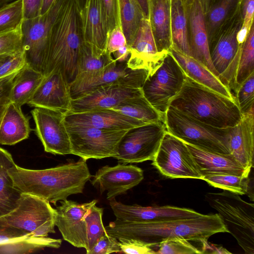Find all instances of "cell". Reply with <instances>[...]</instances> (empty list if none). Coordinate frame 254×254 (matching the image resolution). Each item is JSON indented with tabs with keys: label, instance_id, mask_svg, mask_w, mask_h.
Returning a JSON list of instances; mask_svg holds the SVG:
<instances>
[{
	"label": "cell",
	"instance_id": "1",
	"mask_svg": "<svg viewBox=\"0 0 254 254\" xmlns=\"http://www.w3.org/2000/svg\"><path fill=\"white\" fill-rule=\"evenodd\" d=\"M105 229L118 240H138L153 248L165 240L174 238L203 243L215 234L228 233L217 213L149 223H132L116 219Z\"/></svg>",
	"mask_w": 254,
	"mask_h": 254
},
{
	"label": "cell",
	"instance_id": "2",
	"mask_svg": "<svg viewBox=\"0 0 254 254\" xmlns=\"http://www.w3.org/2000/svg\"><path fill=\"white\" fill-rule=\"evenodd\" d=\"M14 188L21 193L33 194L56 205L59 201L83 192L92 175L86 160L42 170L27 169L15 164L8 170Z\"/></svg>",
	"mask_w": 254,
	"mask_h": 254
},
{
	"label": "cell",
	"instance_id": "3",
	"mask_svg": "<svg viewBox=\"0 0 254 254\" xmlns=\"http://www.w3.org/2000/svg\"><path fill=\"white\" fill-rule=\"evenodd\" d=\"M83 42L78 8L74 0H66L50 33L44 75L59 70L69 85L77 75Z\"/></svg>",
	"mask_w": 254,
	"mask_h": 254
},
{
	"label": "cell",
	"instance_id": "4",
	"mask_svg": "<svg viewBox=\"0 0 254 254\" xmlns=\"http://www.w3.org/2000/svg\"><path fill=\"white\" fill-rule=\"evenodd\" d=\"M170 106L202 123L220 128L235 126L243 117L235 100L188 76Z\"/></svg>",
	"mask_w": 254,
	"mask_h": 254
},
{
	"label": "cell",
	"instance_id": "5",
	"mask_svg": "<svg viewBox=\"0 0 254 254\" xmlns=\"http://www.w3.org/2000/svg\"><path fill=\"white\" fill-rule=\"evenodd\" d=\"M205 199L247 254H254V204L226 190L208 192Z\"/></svg>",
	"mask_w": 254,
	"mask_h": 254
},
{
	"label": "cell",
	"instance_id": "6",
	"mask_svg": "<svg viewBox=\"0 0 254 254\" xmlns=\"http://www.w3.org/2000/svg\"><path fill=\"white\" fill-rule=\"evenodd\" d=\"M243 22L241 3L221 25L209 42L211 61L221 81L234 96L235 77L242 44L237 34Z\"/></svg>",
	"mask_w": 254,
	"mask_h": 254
},
{
	"label": "cell",
	"instance_id": "7",
	"mask_svg": "<svg viewBox=\"0 0 254 254\" xmlns=\"http://www.w3.org/2000/svg\"><path fill=\"white\" fill-rule=\"evenodd\" d=\"M166 130L185 143L214 153L229 154L228 128H217L170 106L164 117Z\"/></svg>",
	"mask_w": 254,
	"mask_h": 254
},
{
	"label": "cell",
	"instance_id": "8",
	"mask_svg": "<svg viewBox=\"0 0 254 254\" xmlns=\"http://www.w3.org/2000/svg\"><path fill=\"white\" fill-rule=\"evenodd\" d=\"M56 209L47 200L22 193L16 206L0 217V225L11 226L35 237L55 233Z\"/></svg>",
	"mask_w": 254,
	"mask_h": 254
},
{
	"label": "cell",
	"instance_id": "9",
	"mask_svg": "<svg viewBox=\"0 0 254 254\" xmlns=\"http://www.w3.org/2000/svg\"><path fill=\"white\" fill-rule=\"evenodd\" d=\"M187 76L169 52L148 74L142 87L143 96L162 116L182 89Z\"/></svg>",
	"mask_w": 254,
	"mask_h": 254
},
{
	"label": "cell",
	"instance_id": "10",
	"mask_svg": "<svg viewBox=\"0 0 254 254\" xmlns=\"http://www.w3.org/2000/svg\"><path fill=\"white\" fill-rule=\"evenodd\" d=\"M66 0H56L51 8L37 17L23 19L21 24L26 63L44 74L47 46L52 27Z\"/></svg>",
	"mask_w": 254,
	"mask_h": 254
},
{
	"label": "cell",
	"instance_id": "11",
	"mask_svg": "<svg viewBox=\"0 0 254 254\" xmlns=\"http://www.w3.org/2000/svg\"><path fill=\"white\" fill-rule=\"evenodd\" d=\"M66 126L71 154L86 161L114 158L121 139L128 130L102 129L83 126Z\"/></svg>",
	"mask_w": 254,
	"mask_h": 254
},
{
	"label": "cell",
	"instance_id": "12",
	"mask_svg": "<svg viewBox=\"0 0 254 254\" xmlns=\"http://www.w3.org/2000/svg\"><path fill=\"white\" fill-rule=\"evenodd\" d=\"M166 131L163 121L128 129L121 139L114 158L125 164L152 160Z\"/></svg>",
	"mask_w": 254,
	"mask_h": 254
},
{
	"label": "cell",
	"instance_id": "13",
	"mask_svg": "<svg viewBox=\"0 0 254 254\" xmlns=\"http://www.w3.org/2000/svg\"><path fill=\"white\" fill-rule=\"evenodd\" d=\"M152 161V164L165 177L202 179L203 176L186 144L167 130Z\"/></svg>",
	"mask_w": 254,
	"mask_h": 254
},
{
	"label": "cell",
	"instance_id": "14",
	"mask_svg": "<svg viewBox=\"0 0 254 254\" xmlns=\"http://www.w3.org/2000/svg\"><path fill=\"white\" fill-rule=\"evenodd\" d=\"M148 72L144 69H130L127 63L116 62L102 70L78 75L69 84L70 96L75 99L99 87L112 84L142 88Z\"/></svg>",
	"mask_w": 254,
	"mask_h": 254
},
{
	"label": "cell",
	"instance_id": "15",
	"mask_svg": "<svg viewBox=\"0 0 254 254\" xmlns=\"http://www.w3.org/2000/svg\"><path fill=\"white\" fill-rule=\"evenodd\" d=\"M31 113L35 123V133L45 151L54 155L71 154L69 136L64 122L65 113L36 107Z\"/></svg>",
	"mask_w": 254,
	"mask_h": 254
},
{
	"label": "cell",
	"instance_id": "16",
	"mask_svg": "<svg viewBox=\"0 0 254 254\" xmlns=\"http://www.w3.org/2000/svg\"><path fill=\"white\" fill-rule=\"evenodd\" d=\"M97 201L94 199L88 202L78 203L66 199L60 201V205L55 208V225L63 239L74 247L86 248L87 228L85 216Z\"/></svg>",
	"mask_w": 254,
	"mask_h": 254
},
{
	"label": "cell",
	"instance_id": "17",
	"mask_svg": "<svg viewBox=\"0 0 254 254\" xmlns=\"http://www.w3.org/2000/svg\"><path fill=\"white\" fill-rule=\"evenodd\" d=\"M109 204L117 219L132 223L160 222L203 215L193 209L174 206L127 205L116 201L115 198L109 200Z\"/></svg>",
	"mask_w": 254,
	"mask_h": 254
},
{
	"label": "cell",
	"instance_id": "18",
	"mask_svg": "<svg viewBox=\"0 0 254 254\" xmlns=\"http://www.w3.org/2000/svg\"><path fill=\"white\" fill-rule=\"evenodd\" d=\"M143 170L132 164L119 163L114 166L106 165L100 168L91 183L97 187L100 193L107 191V199L110 200L125 194L138 185L143 179Z\"/></svg>",
	"mask_w": 254,
	"mask_h": 254
},
{
	"label": "cell",
	"instance_id": "19",
	"mask_svg": "<svg viewBox=\"0 0 254 254\" xmlns=\"http://www.w3.org/2000/svg\"><path fill=\"white\" fill-rule=\"evenodd\" d=\"M143 95L142 88L117 84L103 86L80 97L71 99L68 112L76 113L111 109L128 98Z\"/></svg>",
	"mask_w": 254,
	"mask_h": 254
},
{
	"label": "cell",
	"instance_id": "20",
	"mask_svg": "<svg viewBox=\"0 0 254 254\" xmlns=\"http://www.w3.org/2000/svg\"><path fill=\"white\" fill-rule=\"evenodd\" d=\"M71 98L69 85L60 71L55 70L44 75L34 94L27 103L29 106L68 112Z\"/></svg>",
	"mask_w": 254,
	"mask_h": 254
},
{
	"label": "cell",
	"instance_id": "21",
	"mask_svg": "<svg viewBox=\"0 0 254 254\" xmlns=\"http://www.w3.org/2000/svg\"><path fill=\"white\" fill-rule=\"evenodd\" d=\"M130 57L127 64L132 69L153 71L167 54L158 51L149 18L143 17L132 43L128 46Z\"/></svg>",
	"mask_w": 254,
	"mask_h": 254
},
{
	"label": "cell",
	"instance_id": "22",
	"mask_svg": "<svg viewBox=\"0 0 254 254\" xmlns=\"http://www.w3.org/2000/svg\"><path fill=\"white\" fill-rule=\"evenodd\" d=\"M66 126H83L102 129L128 130L146 124L112 109L65 114Z\"/></svg>",
	"mask_w": 254,
	"mask_h": 254
},
{
	"label": "cell",
	"instance_id": "23",
	"mask_svg": "<svg viewBox=\"0 0 254 254\" xmlns=\"http://www.w3.org/2000/svg\"><path fill=\"white\" fill-rule=\"evenodd\" d=\"M187 10L191 57L218 77L211 61L205 15L199 0H194L187 5Z\"/></svg>",
	"mask_w": 254,
	"mask_h": 254
},
{
	"label": "cell",
	"instance_id": "24",
	"mask_svg": "<svg viewBox=\"0 0 254 254\" xmlns=\"http://www.w3.org/2000/svg\"><path fill=\"white\" fill-rule=\"evenodd\" d=\"M79 15L83 42L106 53L108 28L101 0H87Z\"/></svg>",
	"mask_w": 254,
	"mask_h": 254
},
{
	"label": "cell",
	"instance_id": "25",
	"mask_svg": "<svg viewBox=\"0 0 254 254\" xmlns=\"http://www.w3.org/2000/svg\"><path fill=\"white\" fill-rule=\"evenodd\" d=\"M254 111L243 115L242 120L228 128L229 153L249 173L254 166Z\"/></svg>",
	"mask_w": 254,
	"mask_h": 254
},
{
	"label": "cell",
	"instance_id": "26",
	"mask_svg": "<svg viewBox=\"0 0 254 254\" xmlns=\"http://www.w3.org/2000/svg\"><path fill=\"white\" fill-rule=\"evenodd\" d=\"M186 144L203 177L228 174L249 177L250 173L231 154L211 152Z\"/></svg>",
	"mask_w": 254,
	"mask_h": 254
},
{
	"label": "cell",
	"instance_id": "27",
	"mask_svg": "<svg viewBox=\"0 0 254 254\" xmlns=\"http://www.w3.org/2000/svg\"><path fill=\"white\" fill-rule=\"evenodd\" d=\"M148 18L158 51L167 54L172 46L171 0H148Z\"/></svg>",
	"mask_w": 254,
	"mask_h": 254
},
{
	"label": "cell",
	"instance_id": "28",
	"mask_svg": "<svg viewBox=\"0 0 254 254\" xmlns=\"http://www.w3.org/2000/svg\"><path fill=\"white\" fill-rule=\"evenodd\" d=\"M170 52L187 76L227 98L235 100L228 87L201 63L175 48H171Z\"/></svg>",
	"mask_w": 254,
	"mask_h": 254
},
{
	"label": "cell",
	"instance_id": "29",
	"mask_svg": "<svg viewBox=\"0 0 254 254\" xmlns=\"http://www.w3.org/2000/svg\"><path fill=\"white\" fill-rule=\"evenodd\" d=\"M21 108L12 102L6 105L0 121V144L12 145L29 137V119Z\"/></svg>",
	"mask_w": 254,
	"mask_h": 254
},
{
	"label": "cell",
	"instance_id": "30",
	"mask_svg": "<svg viewBox=\"0 0 254 254\" xmlns=\"http://www.w3.org/2000/svg\"><path fill=\"white\" fill-rule=\"evenodd\" d=\"M16 164L11 154L0 147V217L12 210L21 193L15 189L8 170Z\"/></svg>",
	"mask_w": 254,
	"mask_h": 254
},
{
	"label": "cell",
	"instance_id": "31",
	"mask_svg": "<svg viewBox=\"0 0 254 254\" xmlns=\"http://www.w3.org/2000/svg\"><path fill=\"white\" fill-rule=\"evenodd\" d=\"M44 75L26 64L16 75L11 89L10 102L21 106L30 100Z\"/></svg>",
	"mask_w": 254,
	"mask_h": 254
},
{
	"label": "cell",
	"instance_id": "32",
	"mask_svg": "<svg viewBox=\"0 0 254 254\" xmlns=\"http://www.w3.org/2000/svg\"><path fill=\"white\" fill-rule=\"evenodd\" d=\"M171 33L172 48L191 57L187 5L181 0H171Z\"/></svg>",
	"mask_w": 254,
	"mask_h": 254
},
{
	"label": "cell",
	"instance_id": "33",
	"mask_svg": "<svg viewBox=\"0 0 254 254\" xmlns=\"http://www.w3.org/2000/svg\"><path fill=\"white\" fill-rule=\"evenodd\" d=\"M112 109L146 124L164 121L162 116L150 104L143 95L128 98Z\"/></svg>",
	"mask_w": 254,
	"mask_h": 254
},
{
	"label": "cell",
	"instance_id": "34",
	"mask_svg": "<svg viewBox=\"0 0 254 254\" xmlns=\"http://www.w3.org/2000/svg\"><path fill=\"white\" fill-rule=\"evenodd\" d=\"M61 239L28 235L8 243L0 245V254H22L34 253L45 248H59Z\"/></svg>",
	"mask_w": 254,
	"mask_h": 254
},
{
	"label": "cell",
	"instance_id": "35",
	"mask_svg": "<svg viewBox=\"0 0 254 254\" xmlns=\"http://www.w3.org/2000/svg\"><path fill=\"white\" fill-rule=\"evenodd\" d=\"M116 63L107 52L105 53L97 52L90 45L83 42L78 58L77 76L102 70Z\"/></svg>",
	"mask_w": 254,
	"mask_h": 254
},
{
	"label": "cell",
	"instance_id": "36",
	"mask_svg": "<svg viewBox=\"0 0 254 254\" xmlns=\"http://www.w3.org/2000/svg\"><path fill=\"white\" fill-rule=\"evenodd\" d=\"M121 26L127 46L133 41L141 19L144 17L137 0H118Z\"/></svg>",
	"mask_w": 254,
	"mask_h": 254
},
{
	"label": "cell",
	"instance_id": "37",
	"mask_svg": "<svg viewBox=\"0 0 254 254\" xmlns=\"http://www.w3.org/2000/svg\"><path fill=\"white\" fill-rule=\"evenodd\" d=\"M242 0H215L205 15L208 44L224 21L235 10Z\"/></svg>",
	"mask_w": 254,
	"mask_h": 254
},
{
	"label": "cell",
	"instance_id": "38",
	"mask_svg": "<svg viewBox=\"0 0 254 254\" xmlns=\"http://www.w3.org/2000/svg\"><path fill=\"white\" fill-rule=\"evenodd\" d=\"M253 73H254V23L241 47L235 77V92L238 87Z\"/></svg>",
	"mask_w": 254,
	"mask_h": 254
},
{
	"label": "cell",
	"instance_id": "39",
	"mask_svg": "<svg viewBox=\"0 0 254 254\" xmlns=\"http://www.w3.org/2000/svg\"><path fill=\"white\" fill-rule=\"evenodd\" d=\"M202 180L214 188L239 195L248 194L249 191V177L228 174L212 175L205 176Z\"/></svg>",
	"mask_w": 254,
	"mask_h": 254
},
{
	"label": "cell",
	"instance_id": "40",
	"mask_svg": "<svg viewBox=\"0 0 254 254\" xmlns=\"http://www.w3.org/2000/svg\"><path fill=\"white\" fill-rule=\"evenodd\" d=\"M103 208L93 205L85 216L87 228L86 254H89L106 232L102 221Z\"/></svg>",
	"mask_w": 254,
	"mask_h": 254
},
{
	"label": "cell",
	"instance_id": "41",
	"mask_svg": "<svg viewBox=\"0 0 254 254\" xmlns=\"http://www.w3.org/2000/svg\"><path fill=\"white\" fill-rule=\"evenodd\" d=\"M23 20L22 0H16L0 9V34L11 31Z\"/></svg>",
	"mask_w": 254,
	"mask_h": 254
},
{
	"label": "cell",
	"instance_id": "42",
	"mask_svg": "<svg viewBox=\"0 0 254 254\" xmlns=\"http://www.w3.org/2000/svg\"><path fill=\"white\" fill-rule=\"evenodd\" d=\"M234 98L242 115L254 111V73L238 87Z\"/></svg>",
	"mask_w": 254,
	"mask_h": 254
},
{
	"label": "cell",
	"instance_id": "43",
	"mask_svg": "<svg viewBox=\"0 0 254 254\" xmlns=\"http://www.w3.org/2000/svg\"><path fill=\"white\" fill-rule=\"evenodd\" d=\"M24 51L21 25L11 31L0 34V59Z\"/></svg>",
	"mask_w": 254,
	"mask_h": 254
},
{
	"label": "cell",
	"instance_id": "44",
	"mask_svg": "<svg viewBox=\"0 0 254 254\" xmlns=\"http://www.w3.org/2000/svg\"><path fill=\"white\" fill-rule=\"evenodd\" d=\"M191 241L182 238L165 240L158 244L156 254H202L200 249L193 245Z\"/></svg>",
	"mask_w": 254,
	"mask_h": 254
},
{
	"label": "cell",
	"instance_id": "45",
	"mask_svg": "<svg viewBox=\"0 0 254 254\" xmlns=\"http://www.w3.org/2000/svg\"><path fill=\"white\" fill-rule=\"evenodd\" d=\"M24 51L18 54L0 59V78L20 70L26 64Z\"/></svg>",
	"mask_w": 254,
	"mask_h": 254
},
{
	"label": "cell",
	"instance_id": "46",
	"mask_svg": "<svg viewBox=\"0 0 254 254\" xmlns=\"http://www.w3.org/2000/svg\"><path fill=\"white\" fill-rule=\"evenodd\" d=\"M121 253L128 254H155L149 244L135 239H118Z\"/></svg>",
	"mask_w": 254,
	"mask_h": 254
},
{
	"label": "cell",
	"instance_id": "47",
	"mask_svg": "<svg viewBox=\"0 0 254 254\" xmlns=\"http://www.w3.org/2000/svg\"><path fill=\"white\" fill-rule=\"evenodd\" d=\"M101 0L108 33L117 26H121L118 1V0Z\"/></svg>",
	"mask_w": 254,
	"mask_h": 254
},
{
	"label": "cell",
	"instance_id": "48",
	"mask_svg": "<svg viewBox=\"0 0 254 254\" xmlns=\"http://www.w3.org/2000/svg\"><path fill=\"white\" fill-rule=\"evenodd\" d=\"M113 253H121L119 242L106 232L89 254H109Z\"/></svg>",
	"mask_w": 254,
	"mask_h": 254
},
{
	"label": "cell",
	"instance_id": "49",
	"mask_svg": "<svg viewBox=\"0 0 254 254\" xmlns=\"http://www.w3.org/2000/svg\"><path fill=\"white\" fill-rule=\"evenodd\" d=\"M127 46L121 26H117L108 33L106 52L111 55L114 52Z\"/></svg>",
	"mask_w": 254,
	"mask_h": 254
},
{
	"label": "cell",
	"instance_id": "50",
	"mask_svg": "<svg viewBox=\"0 0 254 254\" xmlns=\"http://www.w3.org/2000/svg\"><path fill=\"white\" fill-rule=\"evenodd\" d=\"M19 71L0 78V106H6L10 102V94L12 85Z\"/></svg>",
	"mask_w": 254,
	"mask_h": 254
},
{
	"label": "cell",
	"instance_id": "51",
	"mask_svg": "<svg viewBox=\"0 0 254 254\" xmlns=\"http://www.w3.org/2000/svg\"><path fill=\"white\" fill-rule=\"evenodd\" d=\"M254 0H242V29L249 31L254 23Z\"/></svg>",
	"mask_w": 254,
	"mask_h": 254
},
{
	"label": "cell",
	"instance_id": "52",
	"mask_svg": "<svg viewBox=\"0 0 254 254\" xmlns=\"http://www.w3.org/2000/svg\"><path fill=\"white\" fill-rule=\"evenodd\" d=\"M23 19L33 18L40 15L42 0H22Z\"/></svg>",
	"mask_w": 254,
	"mask_h": 254
},
{
	"label": "cell",
	"instance_id": "53",
	"mask_svg": "<svg viewBox=\"0 0 254 254\" xmlns=\"http://www.w3.org/2000/svg\"><path fill=\"white\" fill-rule=\"evenodd\" d=\"M202 254H231L222 246L212 244L208 243V241H205L202 245Z\"/></svg>",
	"mask_w": 254,
	"mask_h": 254
},
{
	"label": "cell",
	"instance_id": "54",
	"mask_svg": "<svg viewBox=\"0 0 254 254\" xmlns=\"http://www.w3.org/2000/svg\"><path fill=\"white\" fill-rule=\"evenodd\" d=\"M56 0H42L40 15L46 13L52 6Z\"/></svg>",
	"mask_w": 254,
	"mask_h": 254
},
{
	"label": "cell",
	"instance_id": "55",
	"mask_svg": "<svg viewBox=\"0 0 254 254\" xmlns=\"http://www.w3.org/2000/svg\"><path fill=\"white\" fill-rule=\"evenodd\" d=\"M202 10L205 15L209 10L215 0H199Z\"/></svg>",
	"mask_w": 254,
	"mask_h": 254
},
{
	"label": "cell",
	"instance_id": "56",
	"mask_svg": "<svg viewBox=\"0 0 254 254\" xmlns=\"http://www.w3.org/2000/svg\"><path fill=\"white\" fill-rule=\"evenodd\" d=\"M138 4L142 11L144 17L148 18V0H137Z\"/></svg>",
	"mask_w": 254,
	"mask_h": 254
},
{
	"label": "cell",
	"instance_id": "57",
	"mask_svg": "<svg viewBox=\"0 0 254 254\" xmlns=\"http://www.w3.org/2000/svg\"><path fill=\"white\" fill-rule=\"evenodd\" d=\"M16 0H0V9Z\"/></svg>",
	"mask_w": 254,
	"mask_h": 254
},
{
	"label": "cell",
	"instance_id": "58",
	"mask_svg": "<svg viewBox=\"0 0 254 254\" xmlns=\"http://www.w3.org/2000/svg\"><path fill=\"white\" fill-rule=\"evenodd\" d=\"M79 10L84 5L87 0H74Z\"/></svg>",
	"mask_w": 254,
	"mask_h": 254
},
{
	"label": "cell",
	"instance_id": "59",
	"mask_svg": "<svg viewBox=\"0 0 254 254\" xmlns=\"http://www.w3.org/2000/svg\"><path fill=\"white\" fill-rule=\"evenodd\" d=\"M6 106H0V121L1 119L3 112L5 110Z\"/></svg>",
	"mask_w": 254,
	"mask_h": 254
},
{
	"label": "cell",
	"instance_id": "60",
	"mask_svg": "<svg viewBox=\"0 0 254 254\" xmlns=\"http://www.w3.org/2000/svg\"><path fill=\"white\" fill-rule=\"evenodd\" d=\"M182 0L186 4L188 5L192 1H193L194 0Z\"/></svg>",
	"mask_w": 254,
	"mask_h": 254
}]
</instances>
